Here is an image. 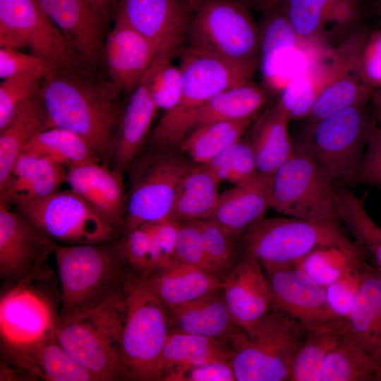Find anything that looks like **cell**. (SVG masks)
Returning <instances> with one entry per match:
<instances>
[{
	"label": "cell",
	"mask_w": 381,
	"mask_h": 381,
	"mask_svg": "<svg viewBox=\"0 0 381 381\" xmlns=\"http://www.w3.org/2000/svg\"><path fill=\"white\" fill-rule=\"evenodd\" d=\"M47 127L70 131L84 139L110 167V150L126 106L111 82L94 81L87 73L52 67L40 89Z\"/></svg>",
	"instance_id": "cell-1"
},
{
	"label": "cell",
	"mask_w": 381,
	"mask_h": 381,
	"mask_svg": "<svg viewBox=\"0 0 381 381\" xmlns=\"http://www.w3.org/2000/svg\"><path fill=\"white\" fill-rule=\"evenodd\" d=\"M61 287L59 318L71 319L116 303L125 267L117 242L55 246Z\"/></svg>",
	"instance_id": "cell-2"
},
{
	"label": "cell",
	"mask_w": 381,
	"mask_h": 381,
	"mask_svg": "<svg viewBox=\"0 0 381 381\" xmlns=\"http://www.w3.org/2000/svg\"><path fill=\"white\" fill-rule=\"evenodd\" d=\"M180 59L182 95L151 130L148 141L153 149L179 150L202 107L222 91L251 80L256 71L190 47L182 49Z\"/></svg>",
	"instance_id": "cell-3"
},
{
	"label": "cell",
	"mask_w": 381,
	"mask_h": 381,
	"mask_svg": "<svg viewBox=\"0 0 381 381\" xmlns=\"http://www.w3.org/2000/svg\"><path fill=\"white\" fill-rule=\"evenodd\" d=\"M338 247L368 259L341 221H308L288 217L262 219L246 234L245 255L254 257L265 271L295 266L312 251Z\"/></svg>",
	"instance_id": "cell-4"
},
{
	"label": "cell",
	"mask_w": 381,
	"mask_h": 381,
	"mask_svg": "<svg viewBox=\"0 0 381 381\" xmlns=\"http://www.w3.org/2000/svg\"><path fill=\"white\" fill-rule=\"evenodd\" d=\"M308 328L271 310L258 322L230 337L237 381H289L294 356Z\"/></svg>",
	"instance_id": "cell-5"
},
{
	"label": "cell",
	"mask_w": 381,
	"mask_h": 381,
	"mask_svg": "<svg viewBox=\"0 0 381 381\" xmlns=\"http://www.w3.org/2000/svg\"><path fill=\"white\" fill-rule=\"evenodd\" d=\"M120 310L119 343L130 379L156 380L170 332L166 306L142 279L125 271Z\"/></svg>",
	"instance_id": "cell-6"
},
{
	"label": "cell",
	"mask_w": 381,
	"mask_h": 381,
	"mask_svg": "<svg viewBox=\"0 0 381 381\" xmlns=\"http://www.w3.org/2000/svg\"><path fill=\"white\" fill-rule=\"evenodd\" d=\"M189 26L188 47L258 70L260 35L248 8L238 0H202Z\"/></svg>",
	"instance_id": "cell-7"
},
{
	"label": "cell",
	"mask_w": 381,
	"mask_h": 381,
	"mask_svg": "<svg viewBox=\"0 0 381 381\" xmlns=\"http://www.w3.org/2000/svg\"><path fill=\"white\" fill-rule=\"evenodd\" d=\"M375 126L365 104L351 107L310 122L295 148L310 155L334 184L353 183Z\"/></svg>",
	"instance_id": "cell-8"
},
{
	"label": "cell",
	"mask_w": 381,
	"mask_h": 381,
	"mask_svg": "<svg viewBox=\"0 0 381 381\" xmlns=\"http://www.w3.org/2000/svg\"><path fill=\"white\" fill-rule=\"evenodd\" d=\"M119 303L83 316L58 318L56 337L95 381L130 379L120 347L121 317Z\"/></svg>",
	"instance_id": "cell-9"
},
{
	"label": "cell",
	"mask_w": 381,
	"mask_h": 381,
	"mask_svg": "<svg viewBox=\"0 0 381 381\" xmlns=\"http://www.w3.org/2000/svg\"><path fill=\"white\" fill-rule=\"evenodd\" d=\"M195 165L174 150H154L136 157L130 169L123 233L169 218L181 184Z\"/></svg>",
	"instance_id": "cell-10"
},
{
	"label": "cell",
	"mask_w": 381,
	"mask_h": 381,
	"mask_svg": "<svg viewBox=\"0 0 381 381\" xmlns=\"http://www.w3.org/2000/svg\"><path fill=\"white\" fill-rule=\"evenodd\" d=\"M270 206L294 218L340 221L339 190L310 155L296 148L273 174Z\"/></svg>",
	"instance_id": "cell-11"
},
{
	"label": "cell",
	"mask_w": 381,
	"mask_h": 381,
	"mask_svg": "<svg viewBox=\"0 0 381 381\" xmlns=\"http://www.w3.org/2000/svg\"><path fill=\"white\" fill-rule=\"evenodd\" d=\"M0 45L27 48L56 68L83 73L90 68L38 0H0Z\"/></svg>",
	"instance_id": "cell-12"
},
{
	"label": "cell",
	"mask_w": 381,
	"mask_h": 381,
	"mask_svg": "<svg viewBox=\"0 0 381 381\" xmlns=\"http://www.w3.org/2000/svg\"><path fill=\"white\" fill-rule=\"evenodd\" d=\"M17 207L52 241L67 245L111 242L120 231L72 189Z\"/></svg>",
	"instance_id": "cell-13"
},
{
	"label": "cell",
	"mask_w": 381,
	"mask_h": 381,
	"mask_svg": "<svg viewBox=\"0 0 381 381\" xmlns=\"http://www.w3.org/2000/svg\"><path fill=\"white\" fill-rule=\"evenodd\" d=\"M264 272L271 310L294 318L308 329L329 327L344 333L346 322L335 320L329 310L325 286L296 266Z\"/></svg>",
	"instance_id": "cell-14"
},
{
	"label": "cell",
	"mask_w": 381,
	"mask_h": 381,
	"mask_svg": "<svg viewBox=\"0 0 381 381\" xmlns=\"http://www.w3.org/2000/svg\"><path fill=\"white\" fill-rule=\"evenodd\" d=\"M38 270L35 268L1 298V344L26 345L54 329L59 316L47 298L30 286Z\"/></svg>",
	"instance_id": "cell-15"
},
{
	"label": "cell",
	"mask_w": 381,
	"mask_h": 381,
	"mask_svg": "<svg viewBox=\"0 0 381 381\" xmlns=\"http://www.w3.org/2000/svg\"><path fill=\"white\" fill-rule=\"evenodd\" d=\"M177 49L164 47L157 53L138 85L131 95L110 150V167L123 171L138 157L148 140L158 110L152 99V78L159 66Z\"/></svg>",
	"instance_id": "cell-16"
},
{
	"label": "cell",
	"mask_w": 381,
	"mask_h": 381,
	"mask_svg": "<svg viewBox=\"0 0 381 381\" xmlns=\"http://www.w3.org/2000/svg\"><path fill=\"white\" fill-rule=\"evenodd\" d=\"M53 241L19 212L0 201V276L11 282L25 279L54 250Z\"/></svg>",
	"instance_id": "cell-17"
},
{
	"label": "cell",
	"mask_w": 381,
	"mask_h": 381,
	"mask_svg": "<svg viewBox=\"0 0 381 381\" xmlns=\"http://www.w3.org/2000/svg\"><path fill=\"white\" fill-rule=\"evenodd\" d=\"M194 13L184 0H120L117 13L160 49L179 48Z\"/></svg>",
	"instance_id": "cell-18"
},
{
	"label": "cell",
	"mask_w": 381,
	"mask_h": 381,
	"mask_svg": "<svg viewBox=\"0 0 381 381\" xmlns=\"http://www.w3.org/2000/svg\"><path fill=\"white\" fill-rule=\"evenodd\" d=\"M159 51L116 14L114 25L105 39L103 59L111 82L120 94L133 93Z\"/></svg>",
	"instance_id": "cell-19"
},
{
	"label": "cell",
	"mask_w": 381,
	"mask_h": 381,
	"mask_svg": "<svg viewBox=\"0 0 381 381\" xmlns=\"http://www.w3.org/2000/svg\"><path fill=\"white\" fill-rule=\"evenodd\" d=\"M42 8L90 68L103 59L105 21L87 0H38Z\"/></svg>",
	"instance_id": "cell-20"
},
{
	"label": "cell",
	"mask_w": 381,
	"mask_h": 381,
	"mask_svg": "<svg viewBox=\"0 0 381 381\" xmlns=\"http://www.w3.org/2000/svg\"><path fill=\"white\" fill-rule=\"evenodd\" d=\"M302 43L326 45L334 34L351 28L359 15L358 0H279Z\"/></svg>",
	"instance_id": "cell-21"
},
{
	"label": "cell",
	"mask_w": 381,
	"mask_h": 381,
	"mask_svg": "<svg viewBox=\"0 0 381 381\" xmlns=\"http://www.w3.org/2000/svg\"><path fill=\"white\" fill-rule=\"evenodd\" d=\"M222 289L234 322L243 329L271 310L267 278L254 257L245 255L234 265L223 279Z\"/></svg>",
	"instance_id": "cell-22"
},
{
	"label": "cell",
	"mask_w": 381,
	"mask_h": 381,
	"mask_svg": "<svg viewBox=\"0 0 381 381\" xmlns=\"http://www.w3.org/2000/svg\"><path fill=\"white\" fill-rule=\"evenodd\" d=\"M1 346L10 365L32 377L47 381H95L59 341L54 331L26 345Z\"/></svg>",
	"instance_id": "cell-23"
},
{
	"label": "cell",
	"mask_w": 381,
	"mask_h": 381,
	"mask_svg": "<svg viewBox=\"0 0 381 381\" xmlns=\"http://www.w3.org/2000/svg\"><path fill=\"white\" fill-rule=\"evenodd\" d=\"M123 172L99 162L67 168V182L119 230L124 223L127 193Z\"/></svg>",
	"instance_id": "cell-24"
},
{
	"label": "cell",
	"mask_w": 381,
	"mask_h": 381,
	"mask_svg": "<svg viewBox=\"0 0 381 381\" xmlns=\"http://www.w3.org/2000/svg\"><path fill=\"white\" fill-rule=\"evenodd\" d=\"M273 175H258L251 181L236 185L219 194L217 202L207 219L233 238L246 234L263 219L270 208Z\"/></svg>",
	"instance_id": "cell-25"
},
{
	"label": "cell",
	"mask_w": 381,
	"mask_h": 381,
	"mask_svg": "<svg viewBox=\"0 0 381 381\" xmlns=\"http://www.w3.org/2000/svg\"><path fill=\"white\" fill-rule=\"evenodd\" d=\"M259 68L263 87L267 92H281L284 64L302 45L282 5L277 4L262 13Z\"/></svg>",
	"instance_id": "cell-26"
},
{
	"label": "cell",
	"mask_w": 381,
	"mask_h": 381,
	"mask_svg": "<svg viewBox=\"0 0 381 381\" xmlns=\"http://www.w3.org/2000/svg\"><path fill=\"white\" fill-rule=\"evenodd\" d=\"M346 334L381 365V273L368 261L361 265L359 291L346 322Z\"/></svg>",
	"instance_id": "cell-27"
},
{
	"label": "cell",
	"mask_w": 381,
	"mask_h": 381,
	"mask_svg": "<svg viewBox=\"0 0 381 381\" xmlns=\"http://www.w3.org/2000/svg\"><path fill=\"white\" fill-rule=\"evenodd\" d=\"M66 181V167L45 157L23 153L0 190V201L18 207L52 194Z\"/></svg>",
	"instance_id": "cell-28"
},
{
	"label": "cell",
	"mask_w": 381,
	"mask_h": 381,
	"mask_svg": "<svg viewBox=\"0 0 381 381\" xmlns=\"http://www.w3.org/2000/svg\"><path fill=\"white\" fill-rule=\"evenodd\" d=\"M167 309L169 325L174 327L173 331L228 343L231 336L240 328L231 318L222 289Z\"/></svg>",
	"instance_id": "cell-29"
},
{
	"label": "cell",
	"mask_w": 381,
	"mask_h": 381,
	"mask_svg": "<svg viewBox=\"0 0 381 381\" xmlns=\"http://www.w3.org/2000/svg\"><path fill=\"white\" fill-rule=\"evenodd\" d=\"M231 358L232 351L222 340L171 331L159 360L156 380L173 381L192 367Z\"/></svg>",
	"instance_id": "cell-30"
},
{
	"label": "cell",
	"mask_w": 381,
	"mask_h": 381,
	"mask_svg": "<svg viewBox=\"0 0 381 381\" xmlns=\"http://www.w3.org/2000/svg\"><path fill=\"white\" fill-rule=\"evenodd\" d=\"M289 121L286 111L277 101L253 121L249 139L258 174L273 175L295 153L288 131Z\"/></svg>",
	"instance_id": "cell-31"
},
{
	"label": "cell",
	"mask_w": 381,
	"mask_h": 381,
	"mask_svg": "<svg viewBox=\"0 0 381 381\" xmlns=\"http://www.w3.org/2000/svg\"><path fill=\"white\" fill-rule=\"evenodd\" d=\"M142 279L167 308L220 289L223 284L217 274L179 262Z\"/></svg>",
	"instance_id": "cell-32"
},
{
	"label": "cell",
	"mask_w": 381,
	"mask_h": 381,
	"mask_svg": "<svg viewBox=\"0 0 381 381\" xmlns=\"http://www.w3.org/2000/svg\"><path fill=\"white\" fill-rule=\"evenodd\" d=\"M47 128V115L39 92L25 103L0 130V190L4 187L13 165L28 144Z\"/></svg>",
	"instance_id": "cell-33"
},
{
	"label": "cell",
	"mask_w": 381,
	"mask_h": 381,
	"mask_svg": "<svg viewBox=\"0 0 381 381\" xmlns=\"http://www.w3.org/2000/svg\"><path fill=\"white\" fill-rule=\"evenodd\" d=\"M220 182L207 164H195L181 184L169 219L179 223L207 219L217 202Z\"/></svg>",
	"instance_id": "cell-34"
},
{
	"label": "cell",
	"mask_w": 381,
	"mask_h": 381,
	"mask_svg": "<svg viewBox=\"0 0 381 381\" xmlns=\"http://www.w3.org/2000/svg\"><path fill=\"white\" fill-rule=\"evenodd\" d=\"M267 93L262 86L252 80L224 90L202 107L193 129L210 122L237 121L256 116L267 100Z\"/></svg>",
	"instance_id": "cell-35"
},
{
	"label": "cell",
	"mask_w": 381,
	"mask_h": 381,
	"mask_svg": "<svg viewBox=\"0 0 381 381\" xmlns=\"http://www.w3.org/2000/svg\"><path fill=\"white\" fill-rule=\"evenodd\" d=\"M257 117L214 121L193 129L179 150L195 164H205L240 140Z\"/></svg>",
	"instance_id": "cell-36"
},
{
	"label": "cell",
	"mask_w": 381,
	"mask_h": 381,
	"mask_svg": "<svg viewBox=\"0 0 381 381\" xmlns=\"http://www.w3.org/2000/svg\"><path fill=\"white\" fill-rule=\"evenodd\" d=\"M321 381H381V365L344 334L325 358Z\"/></svg>",
	"instance_id": "cell-37"
},
{
	"label": "cell",
	"mask_w": 381,
	"mask_h": 381,
	"mask_svg": "<svg viewBox=\"0 0 381 381\" xmlns=\"http://www.w3.org/2000/svg\"><path fill=\"white\" fill-rule=\"evenodd\" d=\"M23 153L47 158L66 168L90 162H101L84 139L60 128H49L40 132Z\"/></svg>",
	"instance_id": "cell-38"
},
{
	"label": "cell",
	"mask_w": 381,
	"mask_h": 381,
	"mask_svg": "<svg viewBox=\"0 0 381 381\" xmlns=\"http://www.w3.org/2000/svg\"><path fill=\"white\" fill-rule=\"evenodd\" d=\"M339 217L381 273V227L368 213L363 200L351 190H339Z\"/></svg>",
	"instance_id": "cell-39"
},
{
	"label": "cell",
	"mask_w": 381,
	"mask_h": 381,
	"mask_svg": "<svg viewBox=\"0 0 381 381\" xmlns=\"http://www.w3.org/2000/svg\"><path fill=\"white\" fill-rule=\"evenodd\" d=\"M344 334L329 327L308 329L294 356L289 381H321L325 358Z\"/></svg>",
	"instance_id": "cell-40"
},
{
	"label": "cell",
	"mask_w": 381,
	"mask_h": 381,
	"mask_svg": "<svg viewBox=\"0 0 381 381\" xmlns=\"http://www.w3.org/2000/svg\"><path fill=\"white\" fill-rule=\"evenodd\" d=\"M352 68L326 85L318 95L307 118L315 122L351 107L365 104L373 90L361 82L359 74H349Z\"/></svg>",
	"instance_id": "cell-41"
},
{
	"label": "cell",
	"mask_w": 381,
	"mask_h": 381,
	"mask_svg": "<svg viewBox=\"0 0 381 381\" xmlns=\"http://www.w3.org/2000/svg\"><path fill=\"white\" fill-rule=\"evenodd\" d=\"M332 80L329 71L320 64L309 66L293 78L280 92L278 100L289 120L307 118L318 95Z\"/></svg>",
	"instance_id": "cell-42"
},
{
	"label": "cell",
	"mask_w": 381,
	"mask_h": 381,
	"mask_svg": "<svg viewBox=\"0 0 381 381\" xmlns=\"http://www.w3.org/2000/svg\"><path fill=\"white\" fill-rule=\"evenodd\" d=\"M368 260L342 248L329 246L312 251L295 266L317 283L326 287L339 279L351 268Z\"/></svg>",
	"instance_id": "cell-43"
},
{
	"label": "cell",
	"mask_w": 381,
	"mask_h": 381,
	"mask_svg": "<svg viewBox=\"0 0 381 381\" xmlns=\"http://www.w3.org/2000/svg\"><path fill=\"white\" fill-rule=\"evenodd\" d=\"M205 164L220 181H228L235 186L248 183L258 175L249 137H242Z\"/></svg>",
	"instance_id": "cell-44"
},
{
	"label": "cell",
	"mask_w": 381,
	"mask_h": 381,
	"mask_svg": "<svg viewBox=\"0 0 381 381\" xmlns=\"http://www.w3.org/2000/svg\"><path fill=\"white\" fill-rule=\"evenodd\" d=\"M117 245L126 272L141 279L154 273L152 241L147 224L125 233Z\"/></svg>",
	"instance_id": "cell-45"
},
{
	"label": "cell",
	"mask_w": 381,
	"mask_h": 381,
	"mask_svg": "<svg viewBox=\"0 0 381 381\" xmlns=\"http://www.w3.org/2000/svg\"><path fill=\"white\" fill-rule=\"evenodd\" d=\"M46 73L32 72L2 80L0 84V130L18 109L40 91Z\"/></svg>",
	"instance_id": "cell-46"
},
{
	"label": "cell",
	"mask_w": 381,
	"mask_h": 381,
	"mask_svg": "<svg viewBox=\"0 0 381 381\" xmlns=\"http://www.w3.org/2000/svg\"><path fill=\"white\" fill-rule=\"evenodd\" d=\"M363 262L351 268L339 279L325 287L327 307L332 316L338 321L346 322L354 306Z\"/></svg>",
	"instance_id": "cell-47"
},
{
	"label": "cell",
	"mask_w": 381,
	"mask_h": 381,
	"mask_svg": "<svg viewBox=\"0 0 381 381\" xmlns=\"http://www.w3.org/2000/svg\"><path fill=\"white\" fill-rule=\"evenodd\" d=\"M174 54L169 56L159 66L152 78L151 92L157 109L164 111L173 109L183 92V78L179 66L171 64Z\"/></svg>",
	"instance_id": "cell-48"
},
{
	"label": "cell",
	"mask_w": 381,
	"mask_h": 381,
	"mask_svg": "<svg viewBox=\"0 0 381 381\" xmlns=\"http://www.w3.org/2000/svg\"><path fill=\"white\" fill-rule=\"evenodd\" d=\"M199 224L206 253L214 272L219 275L230 270L234 266V238L208 219L199 220Z\"/></svg>",
	"instance_id": "cell-49"
},
{
	"label": "cell",
	"mask_w": 381,
	"mask_h": 381,
	"mask_svg": "<svg viewBox=\"0 0 381 381\" xmlns=\"http://www.w3.org/2000/svg\"><path fill=\"white\" fill-rule=\"evenodd\" d=\"M175 258L179 262L202 268L216 274L206 253L199 220L180 223L175 248Z\"/></svg>",
	"instance_id": "cell-50"
},
{
	"label": "cell",
	"mask_w": 381,
	"mask_h": 381,
	"mask_svg": "<svg viewBox=\"0 0 381 381\" xmlns=\"http://www.w3.org/2000/svg\"><path fill=\"white\" fill-rule=\"evenodd\" d=\"M151 234L156 272L176 262L175 248L180 223L171 219L145 224Z\"/></svg>",
	"instance_id": "cell-51"
},
{
	"label": "cell",
	"mask_w": 381,
	"mask_h": 381,
	"mask_svg": "<svg viewBox=\"0 0 381 381\" xmlns=\"http://www.w3.org/2000/svg\"><path fill=\"white\" fill-rule=\"evenodd\" d=\"M358 72L363 85L374 91L381 86V30L366 39L358 59Z\"/></svg>",
	"instance_id": "cell-52"
},
{
	"label": "cell",
	"mask_w": 381,
	"mask_h": 381,
	"mask_svg": "<svg viewBox=\"0 0 381 381\" xmlns=\"http://www.w3.org/2000/svg\"><path fill=\"white\" fill-rule=\"evenodd\" d=\"M53 66L49 62L32 54H24L11 47L0 48L1 80L32 72L46 73Z\"/></svg>",
	"instance_id": "cell-53"
},
{
	"label": "cell",
	"mask_w": 381,
	"mask_h": 381,
	"mask_svg": "<svg viewBox=\"0 0 381 381\" xmlns=\"http://www.w3.org/2000/svg\"><path fill=\"white\" fill-rule=\"evenodd\" d=\"M361 184L381 188V126L370 131L356 179Z\"/></svg>",
	"instance_id": "cell-54"
},
{
	"label": "cell",
	"mask_w": 381,
	"mask_h": 381,
	"mask_svg": "<svg viewBox=\"0 0 381 381\" xmlns=\"http://www.w3.org/2000/svg\"><path fill=\"white\" fill-rule=\"evenodd\" d=\"M173 381H236V378L231 361H219L192 367Z\"/></svg>",
	"instance_id": "cell-55"
},
{
	"label": "cell",
	"mask_w": 381,
	"mask_h": 381,
	"mask_svg": "<svg viewBox=\"0 0 381 381\" xmlns=\"http://www.w3.org/2000/svg\"><path fill=\"white\" fill-rule=\"evenodd\" d=\"M92 7L101 16L106 24L109 20L110 11L114 0H87Z\"/></svg>",
	"instance_id": "cell-56"
},
{
	"label": "cell",
	"mask_w": 381,
	"mask_h": 381,
	"mask_svg": "<svg viewBox=\"0 0 381 381\" xmlns=\"http://www.w3.org/2000/svg\"><path fill=\"white\" fill-rule=\"evenodd\" d=\"M248 9L252 8L261 13L277 4L279 0H238Z\"/></svg>",
	"instance_id": "cell-57"
},
{
	"label": "cell",
	"mask_w": 381,
	"mask_h": 381,
	"mask_svg": "<svg viewBox=\"0 0 381 381\" xmlns=\"http://www.w3.org/2000/svg\"><path fill=\"white\" fill-rule=\"evenodd\" d=\"M375 116L381 126V92H377L374 97Z\"/></svg>",
	"instance_id": "cell-58"
},
{
	"label": "cell",
	"mask_w": 381,
	"mask_h": 381,
	"mask_svg": "<svg viewBox=\"0 0 381 381\" xmlns=\"http://www.w3.org/2000/svg\"><path fill=\"white\" fill-rule=\"evenodd\" d=\"M195 13L202 4V0H184Z\"/></svg>",
	"instance_id": "cell-59"
},
{
	"label": "cell",
	"mask_w": 381,
	"mask_h": 381,
	"mask_svg": "<svg viewBox=\"0 0 381 381\" xmlns=\"http://www.w3.org/2000/svg\"><path fill=\"white\" fill-rule=\"evenodd\" d=\"M377 9H378V13L380 16H381V0H379L378 1Z\"/></svg>",
	"instance_id": "cell-60"
}]
</instances>
